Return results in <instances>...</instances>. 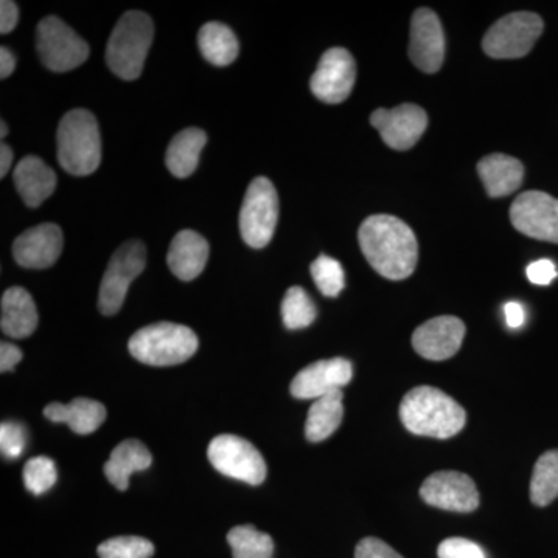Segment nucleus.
I'll return each mask as SVG.
<instances>
[{
    "label": "nucleus",
    "instance_id": "1",
    "mask_svg": "<svg viewBox=\"0 0 558 558\" xmlns=\"http://www.w3.org/2000/svg\"><path fill=\"white\" fill-rule=\"evenodd\" d=\"M359 242L371 267L384 278L400 281L416 269V234L396 216H369L360 227Z\"/></svg>",
    "mask_w": 558,
    "mask_h": 558
},
{
    "label": "nucleus",
    "instance_id": "2",
    "mask_svg": "<svg viewBox=\"0 0 558 558\" xmlns=\"http://www.w3.org/2000/svg\"><path fill=\"white\" fill-rule=\"evenodd\" d=\"M399 414L410 433L435 439L453 438L468 422V414L457 400L433 387H417L407 392Z\"/></svg>",
    "mask_w": 558,
    "mask_h": 558
},
{
    "label": "nucleus",
    "instance_id": "3",
    "mask_svg": "<svg viewBox=\"0 0 558 558\" xmlns=\"http://www.w3.org/2000/svg\"><path fill=\"white\" fill-rule=\"evenodd\" d=\"M58 160L72 175H89L101 163V135L97 119L86 109H73L60 121L57 132Z\"/></svg>",
    "mask_w": 558,
    "mask_h": 558
},
{
    "label": "nucleus",
    "instance_id": "4",
    "mask_svg": "<svg viewBox=\"0 0 558 558\" xmlns=\"http://www.w3.org/2000/svg\"><path fill=\"white\" fill-rule=\"evenodd\" d=\"M154 39V24L143 11H128L110 35L106 62L119 78L137 80Z\"/></svg>",
    "mask_w": 558,
    "mask_h": 558
},
{
    "label": "nucleus",
    "instance_id": "5",
    "mask_svg": "<svg viewBox=\"0 0 558 558\" xmlns=\"http://www.w3.org/2000/svg\"><path fill=\"white\" fill-rule=\"evenodd\" d=\"M128 348L132 357L145 365L174 366L196 354L199 339L186 326L163 322L138 329Z\"/></svg>",
    "mask_w": 558,
    "mask_h": 558
},
{
    "label": "nucleus",
    "instance_id": "6",
    "mask_svg": "<svg viewBox=\"0 0 558 558\" xmlns=\"http://www.w3.org/2000/svg\"><path fill=\"white\" fill-rule=\"evenodd\" d=\"M279 216L278 193L266 178L250 183L240 213L241 236L253 248L269 245L277 229Z\"/></svg>",
    "mask_w": 558,
    "mask_h": 558
},
{
    "label": "nucleus",
    "instance_id": "7",
    "mask_svg": "<svg viewBox=\"0 0 558 558\" xmlns=\"http://www.w3.org/2000/svg\"><path fill=\"white\" fill-rule=\"evenodd\" d=\"M36 49L51 72L64 73L80 68L89 58V44L57 16L44 17L36 28Z\"/></svg>",
    "mask_w": 558,
    "mask_h": 558
},
{
    "label": "nucleus",
    "instance_id": "8",
    "mask_svg": "<svg viewBox=\"0 0 558 558\" xmlns=\"http://www.w3.org/2000/svg\"><path fill=\"white\" fill-rule=\"evenodd\" d=\"M543 33L538 14L520 11L495 22L483 39V49L495 60H517L526 57Z\"/></svg>",
    "mask_w": 558,
    "mask_h": 558
},
{
    "label": "nucleus",
    "instance_id": "9",
    "mask_svg": "<svg viewBox=\"0 0 558 558\" xmlns=\"http://www.w3.org/2000/svg\"><path fill=\"white\" fill-rule=\"evenodd\" d=\"M146 248L140 241H128L109 260L98 293V310L112 317L123 306L128 290L135 278L145 270Z\"/></svg>",
    "mask_w": 558,
    "mask_h": 558
},
{
    "label": "nucleus",
    "instance_id": "10",
    "mask_svg": "<svg viewBox=\"0 0 558 558\" xmlns=\"http://www.w3.org/2000/svg\"><path fill=\"white\" fill-rule=\"evenodd\" d=\"M208 459L222 475L250 486H259L267 476L263 454L240 436L220 435L213 439L208 447Z\"/></svg>",
    "mask_w": 558,
    "mask_h": 558
},
{
    "label": "nucleus",
    "instance_id": "11",
    "mask_svg": "<svg viewBox=\"0 0 558 558\" xmlns=\"http://www.w3.org/2000/svg\"><path fill=\"white\" fill-rule=\"evenodd\" d=\"M510 220L532 240L558 244V199L543 191H526L513 201Z\"/></svg>",
    "mask_w": 558,
    "mask_h": 558
},
{
    "label": "nucleus",
    "instance_id": "12",
    "mask_svg": "<svg viewBox=\"0 0 558 558\" xmlns=\"http://www.w3.org/2000/svg\"><path fill=\"white\" fill-rule=\"evenodd\" d=\"M357 69L352 54L341 47H332L323 54L311 78L312 94L319 101L340 105L354 89Z\"/></svg>",
    "mask_w": 558,
    "mask_h": 558
},
{
    "label": "nucleus",
    "instance_id": "13",
    "mask_svg": "<svg viewBox=\"0 0 558 558\" xmlns=\"http://www.w3.org/2000/svg\"><path fill=\"white\" fill-rule=\"evenodd\" d=\"M421 498L433 508L450 512L469 513L480 506L476 484L470 476L453 470L436 472L428 476L422 484Z\"/></svg>",
    "mask_w": 558,
    "mask_h": 558
},
{
    "label": "nucleus",
    "instance_id": "14",
    "mask_svg": "<svg viewBox=\"0 0 558 558\" xmlns=\"http://www.w3.org/2000/svg\"><path fill=\"white\" fill-rule=\"evenodd\" d=\"M371 124L379 131L389 148H413L428 126L427 112L416 105H400L395 109H377L371 116Z\"/></svg>",
    "mask_w": 558,
    "mask_h": 558
},
{
    "label": "nucleus",
    "instance_id": "15",
    "mask_svg": "<svg viewBox=\"0 0 558 558\" xmlns=\"http://www.w3.org/2000/svg\"><path fill=\"white\" fill-rule=\"evenodd\" d=\"M446 57V36L435 11L418 9L411 20L410 58L417 69L436 73Z\"/></svg>",
    "mask_w": 558,
    "mask_h": 558
},
{
    "label": "nucleus",
    "instance_id": "16",
    "mask_svg": "<svg viewBox=\"0 0 558 558\" xmlns=\"http://www.w3.org/2000/svg\"><path fill=\"white\" fill-rule=\"evenodd\" d=\"M352 379V363L336 357L319 360L296 374L290 384V392L295 399H322L341 391Z\"/></svg>",
    "mask_w": 558,
    "mask_h": 558
},
{
    "label": "nucleus",
    "instance_id": "17",
    "mask_svg": "<svg viewBox=\"0 0 558 558\" xmlns=\"http://www.w3.org/2000/svg\"><path fill=\"white\" fill-rule=\"evenodd\" d=\"M64 236L60 227L54 223H40L16 238L13 244V256L25 269H49L60 259Z\"/></svg>",
    "mask_w": 558,
    "mask_h": 558
},
{
    "label": "nucleus",
    "instance_id": "18",
    "mask_svg": "<svg viewBox=\"0 0 558 558\" xmlns=\"http://www.w3.org/2000/svg\"><path fill=\"white\" fill-rule=\"evenodd\" d=\"M465 336L462 319L444 315L428 319L413 333V348L421 357L440 362L453 357Z\"/></svg>",
    "mask_w": 558,
    "mask_h": 558
},
{
    "label": "nucleus",
    "instance_id": "19",
    "mask_svg": "<svg viewBox=\"0 0 558 558\" xmlns=\"http://www.w3.org/2000/svg\"><path fill=\"white\" fill-rule=\"evenodd\" d=\"M208 255L209 245L202 234L193 230H182L171 242L167 263L175 277L182 281H193L207 266Z\"/></svg>",
    "mask_w": 558,
    "mask_h": 558
},
{
    "label": "nucleus",
    "instance_id": "20",
    "mask_svg": "<svg viewBox=\"0 0 558 558\" xmlns=\"http://www.w3.org/2000/svg\"><path fill=\"white\" fill-rule=\"evenodd\" d=\"M14 185L24 204L38 208L49 199L58 185L57 174L49 165L36 156H27L20 160L13 172Z\"/></svg>",
    "mask_w": 558,
    "mask_h": 558
},
{
    "label": "nucleus",
    "instance_id": "21",
    "mask_svg": "<svg viewBox=\"0 0 558 558\" xmlns=\"http://www.w3.org/2000/svg\"><path fill=\"white\" fill-rule=\"evenodd\" d=\"M38 310L31 293L22 288H11L2 295L0 328L11 339H27L38 328Z\"/></svg>",
    "mask_w": 558,
    "mask_h": 558
},
{
    "label": "nucleus",
    "instance_id": "22",
    "mask_svg": "<svg viewBox=\"0 0 558 558\" xmlns=\"http://www.w3.org/2000/svg\"><path fill=\"white\" fill-rule=\"evenodd\" d=\"M44 414L51 422L68 424L76 435H90L101 427L108 411L97 400L80 398L72 400L69 405L50 403L44 410Z\"/></svg>",
    "mask_w": 558,
    "mask_h": 558
},
{
    "label": "nucleus",
    "instance_id": "23",
    "mask_svg": "<svg viewBox=\"0 0 558 558\" xmlns=\"http://www.w3.org/2000/svg\"><path fill=\"white\" fill-rule=\"evenodd\" d=\"M478 174L488 196L505 197L520 189L524 168L520 160L506 154H490L480 161Z\"/></svg>",
    "mask_w": 558,
    "mask_h": 558
},
{
    "label": "nucleus",
    "instance_id": "24",
    "mask_svg": "<svg viewBox=\"0 0 558 558\" xmlns=\"http://www.w3.org/2000/svg\"><path fill=\"white\" fill-rule=\"evenodd\" d=\"M153 464V454L145 444L137 439H128L119 444L110 453L105 464V475L109 483L119 490H126L131 476L135 472H143Z\"/></svg>",
    "mask_w": 558,
    "mask_h": 558
},
{
    "label": "nucleus",
    "instance_id": "25",
    "mask_svg": "<svg viewBox=\"0 0 558 558\" xmlns=\"http://www.w3.org/2000/svg\"><path fill=\"white\" fill-rule=\"evenodd\" d=\"M207 134L199 128H186L171 140L167 149V167L178 179H186L197 170Z\"/></svg>",
    "mask_w": 558,
    "mask_h": 558
},
{
    "label": "nucleus",
    "instance_id": "26",
    "mask_svg": "<svg viewBox=\"0 0 558 558\" xmlns=\"http://www.w3.org/2000/svg\"><path fill=\"white\" fill-rule=\"evenodd\" d=\"M205 60L218 68H226L240 54V40L231 28L220 22H208L197 36Z\"/></svg>",
    "mask_w": 558,
    "mask_h": 558
},
{
    "label": "nucleus",
    "instance_id": "27",
    "mask_svg": "<svg viewBox=\"0 0 558 558\" xmlns=\"http://www.w3.org/2000/svg\"><path fill=\"white\" fill-rule=\"evenodd\" d=\"M343 392L336 391L317 399L311 407L306 421V438L311 442H322L337 432L343 422Z\"/></svg>",
    "mask_w": 558,
    "mask_h": 558
},
{
    "label": "nucleus",
    "instance_id": "28",
    "mask_svg": "<svg viewBox=\"0 0 558 558\" xmlns=\"http://www.w3.org/2000/svg\"><path fill=\"white\" fill-rule=\"evenodd\" d=\"M558 497V450L543 453L535 464L531 480V499L545 508Z\"/></svg>",
    "mask_w": 558,
    "mask_h": 558
},
{
    "label": "nucleus",
    "instance_id": "29",
    "mask_svg": "<svg viewBox=\"0 0 558 558\" xmlns=\"http://www.w3.org/2000/svg\"><path fill=\"white\" fill-rule=\"evenodd\" d=\"M229 545L233 550V558H271L274 557V539L269 534L259 532L255 526H236L231 529Z\"/></svg>",
    "mask_w": 558,
    "mask_h": 558
},
{
    "label": "nucleus",
    "instance_id": "30",
    "mask_svg": "<svg viewBox=\"0 0 558 558\" xmlns=\"http://www.w3.org/2000/svg\"><path fill=\"white\" fill-rule=\"evenodd\" d=\"M282 323L290 330L310 328L317 318V307L303 288H290L282 300Z\"/></svg>",
    "mask_w": 558,
    "mask_h": 558
},
{
    "label": "nucleus",
    "instance_id": "31",
    "mask_svg": "<svg viewBox=\"0 0 558 558\" xmlns=\"http://www.w3.org/2000/svg\"><path fill=\"white\" fill-rule=\"evenodd\" d=\"M312 278L319 292L330 299H336L344 289V270L339 260L328 255L318 256L311 266Z\"/></svg>",
    "mask_w": 558,
    "mask_h": 558
},
{
    "label": "nucleus",
    "instance_id": "32",
    "mask_svg": "<svg viewBox=\"0 0 558 558\" xmlns=\"http://www.w3.org/2000/svg\"><path fill=\"white\" fill-rule=\"evenodd\" d=\"M156 553L153 543L142 537H116L98 546L100 558H150Z\"/></svg>",
    "mask_w": 558,
    "mask_h": 558
},
{
    "label": "nucleus",
    "instance_id": "33",
    "mask_svg": "<svg viewBox=\"0 0 558 558\" xmlns=\"http://www.w3.org/2000/svg\"><path fill=\"white\" fill-rule=\"evenodd\" d=\"M58 480L57 464L47 457L32 458L24 468V484L33 495H43L54 486Z\"/></svg>",
    "mask_w": 558,
    "mask_h": 558
},
{
    "label": "nucleus",
    "instance_id": "34",
    "mask_svg": "<svg viewBox=\"0 0 558 558\" xmlns=\"http://www.w3.org/2000/svg\"><path fill=\"white\" fill-rule=\"evenodd\" d=\"M27 446V432L17 422H3L0 427V450L3 458L17 459Z\"/></svg>",
    "mask_w": 558,
    "mask_h": 558
},
{
    "label": "nucleus",
    "instance_id": "35",
    "mask_svg": "<svg viewBox=\"0 0 558 558\" xmlns=\"http://www.w3.org/2000/svg\"><path fill=\"white\" fill-rule=\"evenodd\" d=\"M439 558H486L483 548L465 538H447L438 548Z\"/></svg>",
    "mask_w": 558,
    "mask_h": 558
},
{
    "label": "nucleus",
    "instance_id": "36",
    "mask_svg": "<svg viewBox=\"0 0 558 558\" xmlns=\"http://www.w3.org/2000/svg\"><path fill=\"white\" fill-rule=\"evenodd\" d=\"M355 558H403L379 538H363L355 548Z\"/></svg>",
    "mask_w": 558,
    "mask_h": 558
},
{
    "label": "nucleus",
    "instance_id": "37",
    "mask_svg": "<svg viewBox=\"0 0 558 558\" xmlns=\"http://www.w3.org/2000/svg\"><path fill=\"white\" fill-rule=\"evenodd\" d=\"M527 278L532 284L548 286L558 277L556 264L550 259H538L529 264Z\"/></svg>",
    "mask_w": 558,
    "mask_h": 558
},
{
    "label": "nucleus",
    "instance_id": "38",
    "mask_svg": "<svg viewBox=\"0 0 558 558\" xmlns=\"http://www.w3.org/2000/svg\"><path fill=\"white\" fill-rule=\"evenodd\" d=\"M20 22V7L11 0L0 2V33L9 35Z\"/></svg>",
    "mask_w": 558,
    "mask_h": 558
},
{
    "label": "nucleus",
    "instance_id": "39",
    "mask_svg": "<svg viewBox=\"0 0 558 558\" xmlns=\"http://www.w3.org/2000/svg\"><path fill=\"white\" fill-rule=\"evenodd\" d=\"M21 360V349L17 348L16 344L2 341V344H0V371H2V373H9V371H13L14 366H16Z\"/></svg>",
    "mask_w": 558,
    "mask_h": 558
},
{
    "label": "nucleus",
    "instance_id": "40",
    "mask_svg": "<svg viewBox=\"0 0 558 558\" xmlns=\"http://www.w3.org/2000/svg\"><path fill=\"white\" fill-rule=\"evenodd\" d=\"M505 315L506 323L510 329H519L524 325V319H526V314H524L523 306L520 303H508L505 306Z\"/></svg>",
    "mask_w": 558,
    "mask_h": 558
},
{
    "label": "nucleus",
    "instance_id": "41",
    "mask_svg": "<svg viewBox=\"0 0 558 558\" xmlns=\"http://www.w3.org/2000/svg\"><path fill=\"white\" fill-rule=\"evenodd\" d=\"M14 69H16V58L13 51L7 47H0V78H9Z\"/></svg>",
    "mask_w": 558,
    "mask_h": 558
},
{
    "label": "nucleus",
    "instance_id": "42",
    "mask_svg": "<svg viewBox=\"0 0 558 558\" xmlns=\"http://www.w3.org/2000/svg\"><path fill=\"white\" fill-rule=\"evenodd\" d=\"M11 165H13V150L7 143L0 145V178H5L9 174Z\"/></svg>",
    "mask_w": 558,
    "mask_h": 558
},
{
    "label": "nucleus",
    "instance_id": "43",
    "mask_svg": "<svg viewBox=\"0 0 558 558\" xmlns=\"http://www.w3.org/2000/svg\"><path fill=\"white\" fill-rule=\"evenodd\" d=\"M9 134V126H7L5 121H0V137L5 138V135Z\"/></svg>",
    "mask_w": 558,
    "mask_h": 558
}]
</instances>
